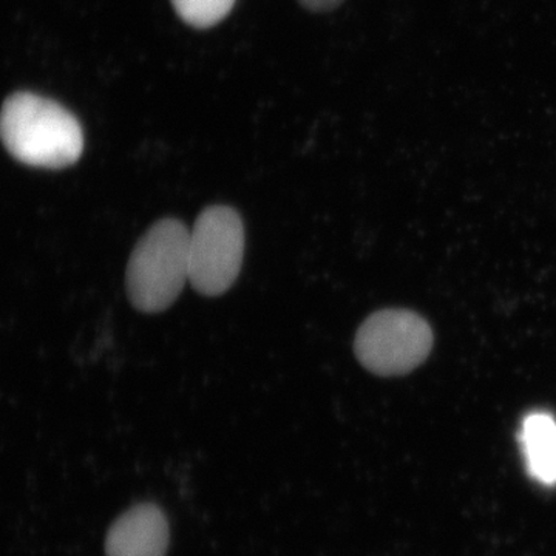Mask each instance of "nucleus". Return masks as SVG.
Returning a JSON list of instances; mask_svg holds the SVG:
<instances>
[{
  "label": "nucleus",
  "instance_id": "1",
  "mask_svg": "<svg viewBox=\"0 0 556 556\" xmlns=\"http://www.w3.org/2000/svg\"><path fill=\"white\" fill-rule=\"evenodd\" d=\"M0 139L14 159L43 169L72 166L84 150L78 119L58 102L28 91L3 102Z\"/></svg>",
  "mask_w": 556,
  "mask_h": 556
},
{
  "label": "nucleus",
  "instance_id": "2",
  "mask_svg": "<svg viewBox=\"0 0 556 556\" xmlns=\"http://www.w3.org/2000/svg\"><path fill=\"white\" fill-rule=\"evenodd\" d=\"M190 232L179 219L155 223L131 252L126 273L127 295L141 313H163L189 281Z\"/></svg>",
  "mask_w": 556,
  "mask_h": 556
},
{
  "label": "nucleus",
  "instance_id": "3",
  "mask_svg": "<svg viewBox=\"0 0 556 556\" xmlns=\"http://www.w3.org/2000/svg\"><path fill=\"white\" fill-rule=\"evenodd\" d=\"M244 226L239 212L211 206L201 212L189 236V281L207 298L225 294L243 265Z\"/></svg>",
  "mask_w": 556,
  "mask_h": 556
},
{
  "label": "nucleus",
  "instance_id": "4",
  "mask_svg": "<svg viewBox=\"0 0 556 556\" xmlns=\"http://www.w3.org/2000/svg\"><path fill=\"white\" fill-rule=\"evenodd\" d=\"M433 346L430 325L413 311L382 309L358 328V362L378 376H402L419 367Z\"/></svg>",
  "mask_w": 556,
  "mask_h": 556
},
{
  "label": "nucleus",
  "instance_id": "5",
  "mask_svg": "<svg viewBox=\"0 0 556 556\" xmlns=\"http://www.w3.org/2000/svg\"><path fill=\"white\" fill-rule=\"evenodd\" d=\"M169 525L153 504H139L116 519L105 538L108 556H166Z\"/></svg>",
  "mask_w": 556,
  "mask_h": 556
},
{
  "label": "nucleus",
  "instance_id": "6",
  "mask_svg": "<svg viewBox=\"0 0 556 556\" xmlns=\"http://www.w3.org/2000/svg\"><path fill=\"white\" fill-rule=\"evenodd\" d=\"M527 471L540 484L556 485V420L548 413L526 417L519 433Z\"/></svg>",
  "mask_w": 556,
  "mask_h": 556
},
{
  "label": "nucleus",
  "instance_id": "7",
  "mask_svg": "<svg viewBox=\"0 0 556 556\" xmlns=\"http://www.w3.org/2000/svg\"><path fill=\"white\" fill-rule=\"evenodd\" d=\"M186 24L195 28H211L219 24L236 5V0H170Z\"/></svg>",
  "mask_w": 556,
  "mask_h": 556
},
{
  "label": "nucleus",
  "instance_id": "8",
  "mask_svg": "<svg viewBox=\"0 0 556 556\" xmlns=\"http://www.w3.org/2000/svg\"><path fill=\"white\" fill-rule=\"evenodd\" d=\"M306 10L316 11V13H327L336 10L343 0H299Z\"/></svg>",
  "mask_w": 556,
  "mask_h": 556
}]
</instances>
